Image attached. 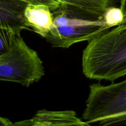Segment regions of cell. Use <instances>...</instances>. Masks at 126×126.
<instances>
[{
    "mask_svg": "<svg viewBox=\"0 0 126 126\" xmlns=\"http://www.w3.org/2000/svg\"><path fill=\"white\" fill-rule=\"evenodd\" d=\"M25 16L29 27L43 37L51 29L53 16L52 11L49 6L28 3Z\"/></svg>",
    "mask_w": 126,
    "mask_h": 126,
    "instance_id": "cell-7",
    "label": "cell"
},
{
    "mask_svg": "<svg viewBox=\"0 0 126 126\" xmlns=\"http://www.w3.org/2000/svg\"><path fill=\"white\" fill-rule=\"evenodd\" d=\"M18 36L11 30L0 28V54L8 51Z\"/></svg>",
    "mask_w": 126,
    "mask_h": 126,
    "instance_id": "cell-10",
    "label": "cell"
},
{
    "mask_svg": "<svg viewBox=\"0 0 126 126\" xmlns=\"http://www.w3.org/2000/svg\"><path fill=\"white\" fill-rule=\"evenodd\" d=\"M43 63L37 53L18 36L11 48L0 54V80L29 87L44 75Z\"/></svg>",
    "mask_w": 126,
    "mask_h": 126,
    "instance_id": "cell-3",
    "label": "cell"
},
{
    "mask_svg": "<svg viewBox=\"0 0 126 126\" xmlns=\"http://www.w3.org/2000/svg\"><path fill=\"white\" fill-rule=\"evenodd\" d=\"M126 113V79L107 86L100 83L90 86L86 107L82 114L89 125Z\"/></svg>",
    "mask_w": 126,
    "mask_h": 126,
    "instance_id": "cell-4",
    "label": "cell"
},
{
    "mask_svg": "<svg viewBox=\"0 0 126 126\" xmlns=\"http://www.w3.org/2000/svg\"><path fill=\"white\" fill-rule=\"evenodd\" d=\"M61 4L66 3L77 6L105 11L112 6L113 0H58Z\"/></svg>",
    "mask_w": 126,
    "mask_h": 126,
    "instance_id": "cell-8",
    "label": "cell"
},
{
    "mask_svg": "<svg viewBox=\"0 0 126 126\" xmlns=\"http://www.w3.org/2000/svg\"><path fill=\"white\" fill-rule=\"evenodd\" d=\"M103 16L105 23L110 28L121 25L124 19V14L120 7L113 6L105 10Z\"/></svg>",
    "mask_w": 126,
    "mask_h": 126,
    "instance_id": "cell-9",
    "label": "cell"
},
{
    "mask_svg": "<svg viewBox=\"0 0 126 126\" xmlns=\"http://www.w3.org/2000/svg\"><path fill=\"white\" fill-rule=\"evenodd\" d=\"M120 7L124 14V19L121 24H126V0H121Z\"/></svg>",
    "mask_w": 126,
    "mask_h": 126,
    "instance_id": "cell-13",
    "label": "cell"
},
{
    "mask_svg": "<svg viewBox=\"0 0 126 126\" xmlns=\"http://www.w3.org/2000/svg\"><path fill=\"white\" fill-rule=\"evenodd\" d=\"M88 126L79 118L72 110L49 111L38 110L31 119L15 122L14 126Z\"/></svg>",
    "mask_w": 126,
    "mask_h": 126,
    "instance_id": "cell-5",
    "label": "cell"
},
{
    "mask_svg": "<svg viewBox=\"0 0 126 126\" xmlns=\"http://www.w3.org/2000/svg\"><path fill=\"white\" fill-rule=\"evenodd\" d=\"M27 4L19 0H0V28L10 29L17 36L29 29L25 16Z\"/></svg>",
    "mask_w": 126,
    "mask_h": 126,
    "instance_id": "cell-6",
    "label": "cell"
},
{
    "mask_svg": "<svg viewBox=\"0 0 126 126\" xmlns=\"http://www.w3.org/2000/svg\"><path fill=\"white\" fill-rule=\"evenodd\" d=\"M104 11L62 3L52 11L53 25L44 38L52 47L68 48L89 41L110 29L104 19Z\"/></svg>",
    "mask_w": 126,
    "mask_h": 126,
    "instance_id": "cell-2",
    "label": "cell"
},
{
    "mask_svg": "<svg viewBox=\"0 0 126 126\" xmlns=\"http://www.w3.org/2000/svg\"><path fill=\"white\" fill-rule=\"evenodd\" d=\"M27 3L33 4H43L49 6L52 11L59 8L61 3L58 0H19Z\"/></svg>",
    "mask_w": 126,
    "mask_h": 126,
    "instance_id": "cell-11",
    "label": "cell"
},
{
    "mask_svg": "<svg viewBox=\"0 0 126 126\" xmlns=\"http://www.w3.org/2000/svg\"><path fill=\"white\" fill-rule=\"evenodd\" d=\"M99 126L126 125V113L123 114L109 119L104 120L98 124Z\"/></svg>",
    "mask_w": 126,
    "mask_h": 126,
    "instance_id": "cell-12",
    "label": "cell"
},
{
    "mask_svg": "<svg viewBox=\"0 0 126 126\" xmlns=\"http://www.w3.org/2000/svg\"><path fill=\"white\" fill-rule=\"evenodd\" d=\"M88 42L82 58L86 77L113 82L126 75V24L107 30Z\"/></svg>",
    "mask_w": 126,
    "mask_h": 126,
    "instance_id": "cell-1",
    "label": "cell"
},
{
    "mask_svg": "<svg viewBox=\"0 0 126 126\" xmlns=\"http://www.w3.org/2000/svg\"><path fill=\"white\" fill-rule=\"evenodd\" d=\"M0 125L3 126H13V124H12L9 119L1 117L0 118Z\"/></svg>",
    "mask_w": 126,
    "mask_h": 126,
    "instance_id": "cell-14",
    "label": "cell"
}]
</instances>
